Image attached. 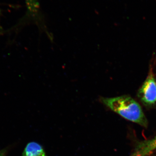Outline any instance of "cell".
Masks as SVG:
<instances>
[{"instance_id": "obj_1", "label": "cell", "mask_w": 156, "mask_h": 156, "mask_svg": "<svg viewBox=\"0 0 156 156\" xmlns=\"http://www.w3.org/2000/svg\"><path fill=\"white\" fill-rule=\"evenodd\" d=\"M104 104L126 119L146 127L147 120L139 104L128 95L101 98Z\"/></svg>"}, {"instance_id": "obj_2", "label": "cell", "mask_w": 156, "mask_h": 156, "mask_svg": "<svg viewBox=\"0 0 156 156\" xmlns=\"http://www.w3.org/2000/svg\"><path fill=\"white\" fill-rule=\"evenodd\" d=\"M141 101L147 105L156 103V81L152 75H150L144 81L138 93Z\"/></svg>"}, {"instance_id": "obj_3", "label": "cell", "mask_w": 156, "mask_h": 156, "mask_svg": "<svg viewBox=\"0 0 156 156\" xmlns=\"http://www.w3.org/2000/svg\"><path fill=\"white\" fill-rule=\"evenodd\" d=\"M156 150V136L140 144L131 156H147Z\"/></svg>"}, {"instance_id": "obj_4", "label": "cell", "mask_w": 156, "mask_h": 156, "mask_svg": "<svg viewBox=\"0 0 156 156\" xmlns=\"http://www.w3.org/2000/svg\"><path fill=\"white\" fill-rule=\"evenodd\" d=\"M22 156H47L41 145L35 142H30L27 145Z\"/></svg>"}, {"instance_id": "obj_5", "label": "cell", "mask_w": 156, "mask_h": 156, "mask_svg": "<svg viewBox=\"0 0 156 156\" xmlns=\"http://www.w3.org/2000/svg\"><path fill=\"white\" fill-rule=\"evenodd\" d=\"M6 150L4 149L0 151V156H5L6 154Z\"/></svg>"}]
</instances>
